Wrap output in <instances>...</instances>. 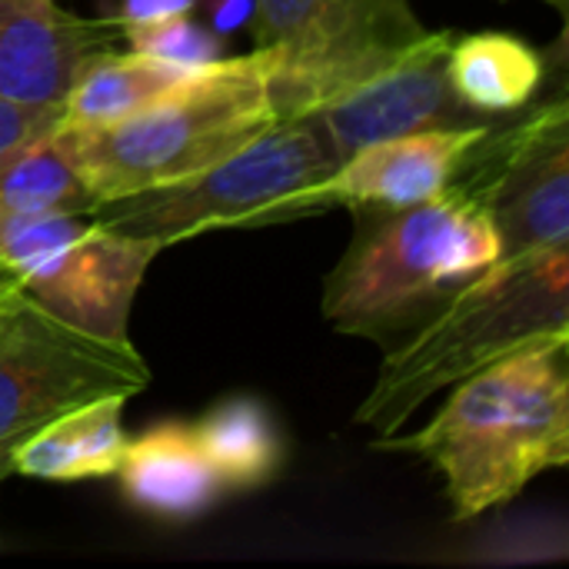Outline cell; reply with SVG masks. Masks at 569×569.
I'll return each instance as SVG.
<instances>
[{"label":"cell","instance_id":"cell-2","mask_svg":"<svg viewBox=\"0 0 569 569\" xmlns=\"http://www.w3.org/2000/svg\"><path fill=\"white\" fill-rule=\"evenodd\" d=\"M547 340H569V243L500 257L383 357L357 423L393 437L430 397Z\"/></svg>","mask_w":569,"mask_h":569},{"label":"cell","instance_id":"cell-13","mask_svg":"<svg viewBox=\"0 0 569 569\" xmlns=\"http://www.w3.org/2000/svg\"><path fill=\"white\" fill-rule=\"evenodd\" d=\"M123 497L147 517L187 523L203 517L227 490L210 467L193 423L163 420L127 437L117 473Z\"/></svg>","mask_w":569,"mask_h":569},{"label":"cell","instance_id":"cell-8","mask_svg":"<svg viewBox=\"0 0 569 569\" xmlns=\"http://www.w3.org/2000/svg\"><path fill=\"white\" fill-rule=\"evenodd\" d=\"M163 247L90 213H47L0 227V270L40 310L100 337L130 340V307Z\"/></svg>","mask_w":569,"mask_h":569},{"label":"cell","instance_id":"cell-12","mask_svg":"<svg viewBox=\"0 0 569 569\" xmlns=\"http://www.w3.org/2000/svg\"><path fill=\"white\" fill-rule=\"evenodd\" d=\"M483 127L417 130L373 140L353 150L317 190V213L333 207H410L453 187L463 157L480 140Z\"/></svg>","mask_w":569,"mask_h":569},{"label":"cell","instance_id":"cell-4","mask_svg":"<svg viewBox=\"0 0 569 569\" xmlns=\"http://www.w3.org/2000/svg\"><path fill=\"white\" fill-rule=\"evenodd\" d=\"M277 120L263 60L243 53L190 70L130 117L60 130L83 183L103 203L200 173Z\"/></svg>","mask_w":569,"mask_h":569},{"label":"cell","instance_id":"cell-23","mask_svg":"<svg viewBox=\"0 0 569 569\" xmlns=\"http://www.w3.org/2000/svg\"><path fill=\"white\" fill-rule=\"evenodd\" d=\"M3 280H7V277H3V270H0V283H3Z\"/></svg>","mask_w":569,"mask_h":569},{"label":"cell","instance_id":"cell-16","mask_svg":"<svg viewBox=\"0 0 569 569\" xmlns=\"http://www.w3.org/2000/svg\"><path fill=\"white\" fill-rule=\"evenodd\" d=\"M197 70V67H193ZM190 73V67L160 60L143 50H97L90 53L63 103H60V123L63 127H100L113 123L120 117H130L153 97L167 93L173 83H180Z\"/></svg>","mask_w":569,"mask_h":569},{"label":"cell","instance_id":"cell-15","mask_svg":"<svg viewBox=\"0 0 569 569\" xmlns=\"http://www.w3.org/2000/svg\"><path fill=\"white\" fill-rule=\"evenodd\" d=\"M123 403V397H100L50 420L13 450L10 473L63 483L113 477L127 447Z\"/></svg>","mask_w":569,"mask_h":569},{"label":"cell","instance_id":"cell-1","mask_svg":"<svg viewBox=\"0 0 569 569\" xmlns=\"http://www.w3.org/2000/svg\"><path fill=\"white\" fill-rule=\"evenodd\" d=\"M410 437H380V450L427 460L453 520H477L520 497L547 470L569 463V340L523 347L473 377Z\"/></svg>","mask_w":569,"mask_h":569},{"label":"cell","instance_id":"cell-19","mask_svg":"<svg viewBox=\"0 0 569 569\" xmlns=\"http://www.w3.org/2000/svg\"><path fill=\"white\" fill-rule=\"evenodd\" d=\"M123 20V40L133 50L153 53L160 60L180 63V67H203L217 60V40L193 27L187 20V10L173 13H153V17H120Z\"/></svg>","mask_w":569,"mask_h":569},{"label":"cell","instance_id":"cell-9","mask_svg":"<svg viewBox=\"0 0 569 569\" xmlns=\"http://www.w3.org/2000/svg\"><path fill=\"white\" fill-rule=\"evenodd\" d=\"M517 120H493L470 147L453 180L497 227L500 257L569 243V103L553 97Z\"/></svg>","mask_w":569,"mask_h":569},{"label":"cell","instance_id":"cell-14","mask_svg":"<svg viewBox=\"0 0 569 569\" xmlns=\"http://www.w3.org/2000/svg\"><path fill=\"white\" fill-rule=\"evenodd\" d=\"M447 77L453 93L480 117L500 120L530 107L550 77L547 53L513 33L453 37L447 50Z\"/></svg>","mask_w":569,"mask_h":569},{"label":"cell","instance_id":"cell-10","mask_svg":"<svg viewBox=\"0 0 569 569\" xmlns=\"http://www.w3.org/2000/svg\"><path fill=\"white\" fill-rule=\"evenodd\" d=\"M453 37L457 33L450 30H433L413 53L397 60L390 70L377 73L373 80L317 110L343 160L353 150L397 133L493 123L473 113L450 87L447 50Z\"/></svg>","mask_w":569,"mask_h":569},{"label":"cell","instance_id":"cell-22","mask_svg":"<svg viewBox=\"0 0 569 569\" xmlns=\"http://www.w3.org/2000/svg\"><path fill=\"white\" fill-rule=\"evenodd\" d=\"M540 3L553 7V10L560 13V20H567V17H569V0H540Z\"/></svg>","mask_w":569,"mask_h":569},{"label":"cell","instance_id":"cell-20","mask_svg":"<svg viewBox=\"0 0 569 569\" xmlns=\"http://www.w3.org/2000/svg\"><path fill=\"white\" fill-rule=\"evenodd\" d=\"M57 123H60V107H30V103L0 100V157Z\"/></svg>","mask_w":569,"mask_h":569},{"label":"cell","instance_id":"cell-17","mask_svg":"<svg viewBox=\"0 0 569 569\" xmlns=\"http://www.w3.org/2000/svg\"><path fill=\"white\" fill-rule=\"evenodd\" d=\"M97 203L67 150L60 123L0 157V227L47 213H93Z\"/></svg>","mask_w":569,"mask_h":569},{"label":"cell","instance_id":"cell-5","mask_svg":"<svg viewBox=\"0 0 569 569\" xmlns=\"http://www.w3.org/2000/svg\"><path fill=\"white\" fill-rule=\"evenodd\" d=\"M340 163L343 157L323 117L310 110L280 117L200 173L103 200L90 217L120 233L157 240L167 250L207 230L313 217V190Z\"/></svg>","mask_w":569,"mask_h":569},{"label":"cell","instance_id":"cell-7","mask_svg":"<svg viewBox=\"0 0 569 569\" xmlns=\"http://www.w3.org/2000/svg\"><path fill=\"white\" fill-rule=\"evenodd\" d=\"M150 367L130 340L90 337L0 283V480L13 450L50 420L100 397H137Z\"/></svg>","mask_w":569,"mask_h":569},{"label":"cell","instance_id":"cell-3","mask_svg":"<svg viewBox=\"0 0 569 569\" xmlns=\"http://www.w3.org/2000/svg\"><path fill=\"white\" fill-rule=\"evenodd\" d=\"M360 213L363 223L323 287V317L340 333L383 340L410 323L420 327L500 260L493 220L457 187L410 207Z\"/></svg>","mask_w":569,"mask_h":569},{"label":"cell","instance_id":"cell-11","mask_svg":"<svg viewBox=\"0 0 569 569\" xmlns=\"http://www.w3.org/2000/svg\"><path fill=\"white\" fill-rule=\"evenodd\" d=\"M123 40L117 17H77L57 0H0V100L60 107L80 63Z\"/></svg>","mask_w":569,"mask_h":569},{"label":"cell","instance_id":"cell-6","mask_svg":"<svg viewBox=\"0 0 569 569\" xmlns=\"http://www.w3.org/2000/svg\"><path fill=\"white\" fill-rule=\"evenodd\" d=\"M433 30L410 0H253L277 117L320 110L413 53Z\"/></svg>","mask_w":569,"mask_h":569},{"label":"cell","instance_id":"cell-18","mask_svg":"<svg viewBox=\"0 0 569 569\" xmlns=\"http://www.w3.org/2000/svg\"><path fill=\"white\" fill-rule=\"evenodd\" d=\"M193 433L227 493L267 487L283 463V437L273 413L253 397H230L193 423Z\"/></svg>","mask_w":569,"mask_h":569},{"label":"cell","instance_id":"cell-21","mask_svg":"<svg viewBox=\"0 0 569 569\" xmlns=\"http://www.w3.org/2000/svg\"><path fill=\"white\" fill-rule=\"evenodd\" d=\"M173 10H190V0H127V10L120 17H153Z\"/></svg>","mask_w":569,"mask_h":569}]
</instances>
